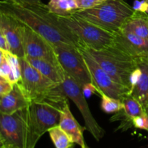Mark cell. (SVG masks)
Segmentation results:
<instances>
[{
	"mask_svg": "<svg viewBox=\"0 0 148 148\" xmlns=\"http://www.w3.org/2000/svg\"><path fill=\"white\" fill-rule=\"evenodd\" d=\"M123 103V111L132 120L134 117L144 115L146 111L142 104L132 95H127L121 100Z\"/></svg>",
	"mask_w": 148,
	"mask_h": 148,
	"instance_id": "ffe728a7",
	"label": "cell"
},
{
	"mask_svg": "<svg viewBox=\"0 0 148 148\" xmlns=\"http://www.w3.org/2000/svg\"><path fill=\"white\" fill-rule=\"evenodd\" d=\"M82 91V93H83L84 96L88 99L90 98L92 95L95 93H99L98 92V88H96L95 85H94L92 82H88V83L85 84L81 88Z\"/></svg>",
	"mask_w": 148,
	"mask_h": 148,
	"instance_id": "83f0119b",
	"label": "cell"
},
{
	"mask_svg": "<svg viewBox=\"0 0 148 148\" xmlns=\"http://www.w3.org/2000/svg\"><path fill=\"white\" fill-rule=\"evenodd\" d=\"M14 83L8 79L0 76V97H3L10 93L13 89Z\"/></svg>",
	"mask_w": 148,
	"mask_h": 148,
	"instance_id": "d4e9b609",
	"label": "cell"
},
{
	"mask_svg": "<svg viewBox=\"0 0 148 148\" xmlns=\"http://www.w3.org/2000/svg\"><path fill=\"white\" fill-rule=\"evenodd\" d=\"M27 108L12 114H1L0 147L27 148Z\"/></svg>",
	"mask_w": 148,
	"mask_h": 148,
	"instance_id": "8992f818",
	"label": "cell"
},
{
	"mask_svg": "<svg viewBox=\"0 0 148 148\" xmlns=\"http://www.w3.org/2000/svg\"><path fill=\"white\" fill-rule=\"evenodd\" d=\"M67 101L62 85L43 98L33 100L27 107V148H35L40 137L50 129L58 126L61 111Z\"/></svg>",
	"mask_w": 148,
	"mask_h": 148,
	"instance_id": "7a4b0ae2",
	"label": "cell"
},
{
	"mask_svg": "<svg viewBox=\"0 0 148 148\" xmlns=\"http://www.w3.org/2000/svg\"><path fill=\"white\" fill-rule=\"evenodd\" d=\"M20 59L21 78L18 83L30 101L46 96L59 86V84L54 83L42 75L24 57Z\"/></svg>",
	"mask_w": 148,
	"mask_h": 148,
	"instance_id": "9c48e42d",
	"label": "cell"
},
{
	"mask_svg": "<svg viewBox=\"0 0 148 148\" xmlns=\"http://www.w3.org/2000/svg\"><path fill=\"white\" fill-rule=\"evenodd\" d=\"M0 148H16L13 147H0Z\"/></svg>",
	"mask_w": 148,
	"mask_h": 148,
	"instance_id": "836d02e7",
	"label": "cell"
},
{
	"mask_svg": "<svg viewBox=\"0 0 148 148\" xmlns=\"http://www.w3.org/2000/svg\"><path fill=\"white\" fill-rule=\"evenodd\" d=\"M80 51L87 66L90 72L93 84L98 88L100 95H105L117 99L122 100L126 95H132V90L127 87L116 82L106 72L103 70L88 51L80 46Z\"/></svg>",
	"mask_w": 148,
	"mask_h": 148,
	"instance_id": "ba28073f",
	"label": "cell"
},
{
	"mask_svg": "<svg viewBox=\"0 0 148 148\" xmlns=\"http://www.w3.org/2000/svg\"><path fill=\"white\" fill-rule=\"evenodd\" d=\"M27 62L43 75L56 84H62L65 78V73L60 65L50 61L42 59L24 57Z\"/></svg>",
	"mask_w": 148,
	"mask_h": 148,
	"instance_id": "2e32d148",
	"label": "cell"
},
{
	"mask_svg": "<svg viewBox=\"0 0 148 148\" xmlns=\"http://www.w3.org/2000/svg\"><path fill=\"white\" fill-rule=\"evenodd\" d=\"M121 29L134 33L148 40V14L134 11Z\"/></svg>",
	"mask_w": 148,
	"mask_h": 148,
	"instance_id": "ac0fdd59",
	"label": "cell"
},
{
	"mask_svg": "<svg viewBox=\"0 0 148 148\" xmlns=\"http://www.w3.org/2000/svg\"><path fill=\"white\" fill-rule=\"evenodd\" d=\"M134 12L132 7L124 0H106L96 7L79 10L74 14L105 30L116 33Z\"/></svg>",
	"mask_w": 148,
	"mask_h": 148,
	"instance_id": "3957f363",
	"label": "cell"
},
{
	"mask_svg": "<svg viewBox=\"0 0 148 148\" xmlns=\"http://www.w3.org/2000/svg\"><path fill=\"white\" fill-rule=\"evenodd\" d=\"M0 51L4 53L8 62L10 63V66H11L12 70L13 72L14 82V83L19 82L20 80V78H21V66H20V57L12 53L11 51H4L2 50H0Z\"/></svg>",
	"mask_w": 148,
	"mask_h": 148,
	"instance_id": "603a6c76",
	"label": "cell"
},
{
	"mask_svg": "<svg viewBox=\"0 0 148 148\" xmlns=\"http://www.w3.org/2000/svg\"><path fill=\"white\" fill-rule=\"evenodd\" d=\"M62 86L64 95L67 98L73 101L80 111L85 121V129L90 133L97 142H99L104 137L106 132L92 116L87 102V98L82 93L81 87L66 74Z\"/></svg>",
	"mask_w": 148,
	"mask_h": 148,
	"instance_id": "30bf717a",
	"label": "cell"
},
{
	"mask_svg": "<svg viewBox=\"0 0 148 148\" xmlns=\"http://www.w3.org/2000/svg\"><path fill=\"white\" fill-rule=\"evenodd\" d=\"M59 19L79 39L81 46L101 50L112 46L114 33L105 30L75 14L59 16Z\"/></svg>",
	"mask_w": 148,
	"mask_h": 148,
	"instance_id": "5b68a950",
	"label": "cell"
},
{
	"mask_svg": "<svg viewBox=\"0 0 148 148\" xmlns=\"http://www.w3.org/2000/svg\"><path fill=\"white\" fill-rule=\"evenodd\" d=\"M81 148H90L89 147H88V145H87L86 144H85V145H84V146H82V147H81Z\"/></svg>",
	"mask_w": 148,
	"mask_h": 148,
	"instance_id": "d6a6232c",
	"label": "cell"
},
{
	"mask_svg": "<svg viewBox=\"0 0 148 148\" xmlns=\"http://www.w3.org/2000/svg\"><path fill=\"white\" fill-rule=\"evenodd\" d=\"M8 1L20 3V4H38L42 2L41 0H8Z\"/></svg>",
	"mask_w": 148,
	"mask_h": 148,
	"instance_id": "1f68e13d",
	"label": "cell"
},
{
	"mask_svg": "<svg viewBox=\"0 0 148 148\" xmlns=\"http://www.w3.org/2000/svg\"><path fill=\"white\" fill-rule=\"evenodd\" d=\"M84 48L116 82L127 87L132 90L130 82V75L137 67V60L113 46L101 50Z\"/></svg>",
	"mask_w": 148,
	"mask_h": 148,
	"instance_id": "277c9868",
	"label": "cell"
},
{
	"mask_svg": "<svg viewBox=\"0 0 148 148\" xmlns=\"http://www.w3.org/2000/svg\"><path fill=\"white\" fill-rule=\"evenodd\" d=\"M137 66L141 69L142 75L138 83L133 88L132 95L145 110L148 107V57L138 59Z\"/></svg>",
	"mask_w": 148,
	"mask_h": 148,
	"instance_id": "e0dca14e",
	"label": "cell"
},
{
	"mask_svg": "<svg viewBox=\"0 0 148 148\" xmlns=\"http://www.w3.org/2000/svg\"><path fill=\"white\" fill-rule=\"evenodd\" d=\"M112 46L136 60L148 57V40L123 29L114 33Z\"/></svg>",
	"mask_w": 148,
	"mask_h": 148,
	"instance_id": "7c38bea8",
	"label": "cell"
},
{
	"mask_svg": "<svg viewBox=\"0 0 148 148\" xmlns=\"http://www.w3.org/2000/svg\"><path fill=\"white\" fill-rule=\"evenodd\" d=\"M79 10H88L99 5L106 0H75Z\"/></svg>",
	"mask_w": 148,
	"mask_h": 148,
	"instance_id": "484cf974",
	"label": "cell"
},
{
	"mask_svg": "<svg viewBox=\"0 0 148 148\" xmlns=\"http://www.w3.org/2000/svg\"><path fill=\"white\" fill-rule=\"evenodd\" d=\"M59 64L66 75L82 88L85 84L92 82L90 72L78 47L66 43L53 45Z\"/></svg>",
	"mask_w": 148,
	"mask_h": 148,
	"instance_id": "52a82bcc",
	"label": "cell"
},
{
	"mask_svg": "<svg viewBox=\"0 0 148 148\" xmlns=\"http://www.w3.org/2000/svg\"><path fill=\"white\" fill-rule=\"evenodd\" d=\"M47 6L52 13L59 16L70 15L79 10L75 0H50Z\"/></svg>",
	"mask_w": 148,
	"mask_h": 148,
	"instance_id": "d6986e66",
	"label": "cell"
},
{
	"mask_svg": "<svg viewBox=\"0 0 148 148\" xmlns=\"http://www.w3.org/2000/svg\"><path fill=\"white\" fill-rule=\"evenodd\" d=\"M30 103L18 82L14 83L13 89L7 95L1 97L0 114H12L16 111L27 108Z\"/></svg>",
	"mask_w": 148,
	"mask_h": 148,
	"instance_id": "9a60e30c",
	"label": "cell"
},
{
	"mask_svg": "<svg viewBox=\"0 0 148 148\" xmlns=\"http://www.w3.org/2000/svg\"><path fill=\"white\" fill-rule=\"evenodd\" d=\"M145 111H146V114H147V116H148V107L145 109Z\"/></svg>",
	"mask_w": 148,
	"mask_h": 148,
	"instance_id": "e575fe53",
	"label": "cell"
},
{
	"mask_svg": "<svg viewBox=\"0 0 148 148\" xmlns=\"http://www.w3.org/2000/svg\"><path fill=\"white\" fill-rule=\"evenodd\" d=\"M24 25L23 50L24 57L42 59L59 64L53 44L28 26Z\"/></svg>",
	"mask_w": 148,
	"mask_h": 148,
	"instance_id": "8fae6325",
	"label": "cell"
},
{
	"mask_svg": "<svg viewBox=\"0 0 148 148\" xmlns=\"http://www.w3.org/2000/svg\"><path fill=\"white\" fill-rule=\"evenodd\" d=\"M133 127L148 132V116L147 114L134 117L132 119Z\"/></svg>",
	"mask_w": 148,
	"mask_h": 148,
	"instance_id": "4316f807",
	"label": "cell"
},
{
	"mask_svg": "<svg viewBox=\"0 0 148 148\" xmlns=\"http://www.w3.org/2000/svg\"><path fill=\"white\" fill-rule=\"evenodd\" d=\"M0 76L7 78L12 82L14 83L11 66L2 52H1L0 55Z\"/></svg>",
	"mask_w": 148,
	"mask_h": 148,
	"instance_id": "cb8c5ba5",
	"label": "cell"
},
{
	"mask_svg": "<svg viewBox=\"0 0 148 148\" xmlns=\"http://www.w3.org/2000/svg\"><path fill=\"white\" fill-rule=\"evenodd\" d=\"M51 140L56 148H72L75 143L59 125L49 130Z\"/></svg>",
	"mask_w": 148,
	"mask_h": 148,
	"instance_id": "44dd1931",
	"label": "cell"
},
{
	"mask_svg": "<svg viewBox=\"0 0 148 148\" xmlns=\"http://www.w3.org/2000/svg\"><path fill=\"white\" fill-rule=\"evenodd\" d=\"M132 8L134 11L141 12L148 14V0H134Z\"/></svg>",
	"mask_w": 148,
	"mask_h": 148,
	"instance_id": "f1b7e54d",
	"label": "cell"
},
{
	"mask_svg": "<svg viewBox=\"0 0 148 148\" xmlns=\"http://www.w3.org/2000/svg\"><path fill=\"white\" fill-rule=\"evenodd\" d=\"M23 30L24 25L19 20L10 14L0 12V32L8 40L10 51L20 58L25 56Z\"/></svg>",
	"mask_w": 148,
	"mask_h": 148,
	"instance_id": "4fadbf2b",
	"label": "cell"
},
{
	"mask_svg": "<svg viewBox=\"0 0 148 148\" xmlns=\"http://www.w3.org/2000/svg\"><path fill=\"white\" fill-rule=\"evenodd\" d=\"M0 50L4 51H10V46L8 40L1 32H0Z\"/></svg>",
	"mask_w": 148,
	"mask_h": 148,
	"instance_id": "4dcf8cb0",
	"label": "cell"
},
{
	"mask_svg": "<svg viewBox=\"0 0 148 148\" xmlns=\"http://www.w3.org/2000/svg\"><path fill=\"white\" fill-rule=\"evenodd\" d=\"M0 12L10 14L47 39L52 44L66 43L80 47L79 39L44 3L20 4L1 0Z\"/></svg>",
	"mask_w": 148,
	"mask_h": 148,
	"instance_id": "6da1fadb",
	"label": "cell"
},
{
	"mask_svg": "<svg viewBox=\"0 0 148 148\" xmlns=\"http://www.w3.org/2000/svg\"><path fill=\"white\" fill-rule=\"evenodd\" d=\"M101 109L106 114L117 113L123 108L122 101L103 94L101 95Z\"/></svg>",
	"mask_w": 148,
	"mask_h": 148,
	"instance_id": "7402d4cb",
	"label": "cell"
},
{
	"mask_svg": "<svg viewBox=\"0 0 148 148\" xmlns=\"http://www.w3.org/2000/svg\"><path fill=\"white\" fill-rule=\"evenodd\" d=\"M59 126L68 134L74 143L77 144L80 147L85 145L83 132L86 129L79 125L77 121L75 119L71 112L68 102L65 103L61 111Z\"/></svg>",
	"mask_w": 148,
	"mask_h": 148,
	"instance_id": "5bb4252c",
	"label": "cell"
},
{
	"mask_svg": "<svg viewBox=\"0 0 148 148\" xmlns=\"http://www.w3.org/2000/svg\"><path fill=\"white\" fill-rule=\"evenodd\" d=\"M142 75V70L138 66L132 72L131 75H130V86H131V89L132 91L133 88L136 86L137 83H138L139 80H140V77H141Z\"/></svg>",
	"mask_w": 148,
	"mask_h": 148,
	"instance_id": "f546056e",
	"label": "cell"
}]
</instances>
